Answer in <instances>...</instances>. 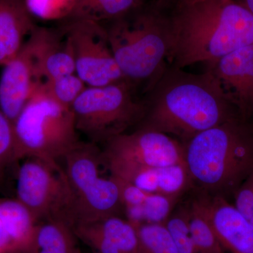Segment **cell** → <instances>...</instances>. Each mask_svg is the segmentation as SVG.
Returning a JSON list of instances; mask_svg holds the SVG:
<instances>
[{"label": "cell", "mask_w": 253, "mask_h": 253, "mask_svg": "<svg viewBox=\"0 0 253 253\" xmlns=\"http://www.w3.org/2000/svg\"><path fill=\"white\" fill-rule=\"evenodd\" d=\"M41 86L56 102L71 109L73 103L87 86L76 73H71L46 81Z\"/></svg>", "instance_id": "cell-24"}, {"label": "cell", "mask_w": 253, "mask_h": 253, "mask_svg": "<svg viewBox=\"0 0 253 253\" xmlns=\"http://www.w3.org/2000/svg\"><path fill=\"white\" fill-rule=\"evenodd\" d=\"M101 24L123 77L144 96L168 66L169 33L162 3L148 0Z\"/></svg>", "instance_id": "cell-4"}, {"label": "cell", "mask_w": 253, "mask_h": 253, "mask_svg": "<svg viewBox=\"0 0 253 253\" xmlns=\"http://www.w3.org/2000/svg\"><path fill=\"white\" fill-rule=\"evenodd\" d=\"M104 162L111 175L151 194L181 198L194 187L185 163L151 167Z\"/></svg>", "instance_id": "cell-13"}, {"label": "cell", "mask_w": 253, "mask_h": 253, "mask_svg": "<svg viewBox=\"0 0 253 253\" xmlns=\"http://www.w3.org/2000/svg\"><path fill=\"white\" fill-rule=\"evenodd\" d=\"M15 162L14 129L11 121L0 109V180L5 169Z\"/></svg>", "instance_id": "cell-27"}, {"label": "cell", "mask_w": 253, "mask_h": 253, "mask_svg": "<svg viewBox=\"0 0 253 253\" xmlns=\"http://www.w3.org/2000/svg\"><path fill=\"white\" fill-rule=\"evenodd\" d=\"M169 33L168 64L208 67L253 44V15L239 0L161 1Z\"/></svg>", "instance_id": "cell-1"}, {"label": "cell", "mask_w": 253, "mask_h": 253, "mask_svg": "<svg viewBox=\"0 0 253 253\" xmlns=\"http://www.w3.org/2000/svg\"><path fill=\"white\" fill-rule=\"evenodd\" d=\"M34 21L60 23L71 17L76 0H25Z\"/></svg>", "instance_id": "cell-25"}, {"label": "cell", "mask_w": 253, "mask_h": 253, "mask_svg": "<svg viewBox=\"0 0 253 253\" xmlns=\"http://www.w3.org/2000/svg\"><path fill=\"white\" fill-rule=\"evenodd\" d=\"M126 80L109 85L86 86L71 110L76 129L94 144H106L137 126L144 104Z\"/></svg>", "instance_id": "cell-7"}, {"label": "cell", "mask_w": 253, "mask_h": 253, "mask_svg": "<svg viewBox=\"0 0 253 253\" xmlns=\"http://www.w3.org/2000/svg\"><path fill=\"white\" fill-rule=\"evenodd\" d=\"M81 242L91 253H139V241L135 226L120 215L83 223L73 226Z\"/></svg>", "instance_id": "cell-14"}, {"label": "cell", "mask_w": 253, "mask_h": 253, "mask_svg": "<svg viewBox=\"0 0 253 253\" xmlns=\"http://www.w3.org/2000/svg\"><path fill=\"white\" fill-rule=\"evenodd\" d=\"M73 226L61 218L37 223L26 253H82Z\"/></svg>", "instance_id": "cell-19"}, {"label": "cell", "mask_w": 253, "mask_h": 253, "mask_svg": "<svg viewBox=\"0 0 253 253\" xmlns=\"http://www.w3.org/2000/svg\"><path fill=\"white\" fill-rule=\"evenodd\" d=\"M209 214L224 253H253V227L229 200L209 194Z\"/></svg>", "instance_id": "cell-15"}, {"label": "cell", "mask_w": 253, "mask_h": 253, "mask_svg": "<svg viewBox=\"0 0 253 253\" xmlns=\"http://www.w3.org/2000/svg\"><path fill=\"white\" fill-rule=\"evenodd\" d=\"M251 122H252V123H253V119H252V120H251Z\"/></svg>", "instance_id": "cell-31"}, {"label": "cell", "mask_w": 253, "mask_h": 253, "mask_svg": "<svg viewBox=\"0 0 253 253\" xmlns=\"http://www.w3.org/2000/svg\"><path fill=\"white\" fill-rule=\"evenodd\" d=\"M38 66L43 83L65 75L76 73L74 54L66 28L36 25Z\"/></svg>", "instance_id": "cell-16"}, {"label": "cell", "mask_w": 253, "mask_h": 253, "mask_svg": "<svg viewBox=\"0 0 253 253\" xmlns=\"http://www.w3.org/2000/svg\"><path fill=\"white\" fill-rule=\"evenodd\" d=\"M159 1H169V0H159Z\"/></svg>", "instance_id": "cell-30"}, {"label": "cell", "mask_w": 253, "mask_h": 253, "mask_svg": "<svg viewBox=\"0 0 253 253\" xmlns=\"http://www.w3.org/2000/svg\"><path fill=\"white\" fill-rule=\"evenodd\" d=\"M239 116L253 118V44L233 51L208 67Z\"/></svg>", "instance_id": "cell-12"}, {"label": "cell", "mask_w": 253, "mask_h": 253, "mask_svg": "<svg viewBox=\"0 0 253 253\" xmlns=\"http://www.w3.org/2000/svg\"><path fill=\"white\" fill-rule=\"evenodd\" d=\"M15 162L37 158L59 163L79 141L72 110L56 102L41 85L13 123Z\"/></svg>", "instance_id": "cell-5"}, {"label": "cell", "mask_w": 253, "mask_h": 253, "mask_svg": "<svg viewBox=\"0 0 253 253\" xmlns=\"http://www.w3.org/2000/svg\"><path fill=\"white\" fill-rule=\"evenodd\" d=\"M253 15V0H239Z\"/></svg>", "instance_id": "cell-29"}, {"label": "cell", "mask_w": 253, "mask_h": 253, "mask_svg": "<svg viewBox=\"0 0 253 253\" xmlns=\"http://www.w3.org/2000/svg\"><path fill=\"white\" fill-rule=\"evenodd\" d=\"M146 1L148 0H76L72 14L68 20L106 23L122 17Z\"/></svg>", "instance_id": "cell-21"}, {"label": "cell", "mask_w": 253, "mask_h": 253, "mask_svg": "<svg viewBox=\"0 0 253 253\" xmlns=\"http://www.w3.org/2000/svg\"><path fill=\"white\" fill-rule=\"evenodd\" d=\"M179 253H196L189 225L187 205L177 206L165 221Z\"/></svg>", "instance_id": "cell-26"}, {"label": "cell", "mask_w": 253, "mask_h": 253, "mask_svg": "<svg viewBox=\"0 0 253 253\" xmlns=\"http://www.w3.org/2000/svg\"><path fill=\"white\" fill-rule=\"evenodd\" d=\"M60 23L66 28L71 41L76 73L86 86L109 85L125 80L101 23L86 20Z\"/></svg>", "instance_id": "cell-9"}, {"label": "cell", "mask_w": 253, "mask_h": 253, "mask_svg": "<svg viewBox=\"0 0 253 253\" xmlns=\"http://www.w3.org/2000/svg\"><path fill=\"white\" fill-rule=\"evenodd\" d=\"M36 26L25 0H0V66L17 54Z\"/></svg>", "instance_id": "cell-18"}, {"label": "cell", "mask_w": 253, "mask_h": 253, "mask_svg": "<svg viewBox=\"0 0 253 253\" xmlns=\"http://www.w3.org/2000/svg\"><path fill=\"white\" fill-rule=\"evenodd\" d=\"M71 195L70 221L73 227L120 215L123 206L113 176H103L102 151L90 141H79L61 160Z\"/></svg>", "instance_id": "cell-6"}, {"label": "cell", "mask_w": 253, "mask_h": 253, "mask_svg": "<svg viewBox=\"0 0 253 253\" xmlns=\"http://www.w3.org/2000/svg\"><path fill=\"white\" fill-rule=\"evenodd\" d=\"M180 199L149 193L140 206L125 210L126 219L139 224H164Z\"/></svg>", "instance_id": "cell-22"}, {"label": "cell", "mask_w": 253, "mask_h": 253, "mask_svg": "<svg viewBox=\"0 0 253 253\" xmlns=\"http://www.w3.org/2000/svg\"><path fill=\"white\" fill-rule=\"evenodd\" d=\"M38 54V40L34 28L17 54L2 66L0 109L12 125L33 92L44 83Z\"/></svg>", "instance_id": "cell-11"}, {"label": "cell", "mask_w": 253, "mask_h": 253, "mask_svg": "<svg viewBox=\"0 0 253 253\" xmlns=\"http://www.w3.org/2000/svg\"><path fill=\"white\" fill-rule=\"evenodd\" d=\"M133 224L137 231L139 253H179L164 224Z\"/></svg>", "instance_id": "cell-23"}, {"label": "cell", "mask_w": 253, "mask_h": 253, "mask_svg": "<svg viewBox=\"0 0 253 253\" xmlns=\"http://www.w3.org/2000/svg\"><path fill=\"white\" fill-rule=\"evenodd\" d=\"M36 219L16 199H0V253H26Z\"/></svg>", "instance_id": "cell-17"}, {"label": "cell", "mask_w": 253, "mask_h": 253, "mask_svg": "<svg viewBox=\"0 0 253 253\" xmlns=\"http://www.w3.org/2000/svg\"><path fill=\"white\" fill-rule=\"evenodd\" d=\"M186 203L190 232L196 253H224L213 229L209 214V194L196 189Z\"/></svg>", "instance_id": "cell-20"}, {"label": "cell", "mask_w": 253, "mask_h": 253, "mask_svg": "<svg viewBox=\"0 0 253 253\" xmlns=\"http://www.w3.org/2000/svg\"><path fill=\"white\" fill-rule=\"evenodd\" d=\"M106 162L135 166H168L184 164V144L172 136L158 131L136 129L116 136L105 144Z\"/></svg>", "instance_id": "cell-10"}, {"label": "cell", "mask_w": 253, "mask_h": 253, "mask_svg": "<svg viewBox=\"0 0 253 253\" xmlns=\"http://www.w3.org/2000/svg\"><path fill=\"white\" fill-rule=\"evenodd\" d=\"M142 100L144 114L136 129L164 133L182 144L240 116L209 68L194 74L168 64Z\"/></svg>", "instance_id": "cell-2"}, {"label": "cell", "mask_w": 253, "mask_h": 253, "mask_svg": "<svg viewBox=\"0 0 253 253\" xmlns=\"http://www.w3.org/2000/svg\"><path fill=\"white\" fill-rule=\"evenodd\" d=\"M233 198L234 206L253 227V171L239 186Z\"/></svg>", "instance_id": "cell-28"}, {"label": "cell", "mask_w": 253, "mask_h": 253, "mask_svg": "<svg viewBox=\"0 0 253 253\" xmlns=\"http://www.w3.org/2000/svg\"><path fill=\"white\" fill-rule=\"evenodd\" d=\"M196 189L228 200L253 171V123L236 116L184 143Z\"/></svg>", "instance_id": "cell-3"}, {"label": "cell", "mask_w": 253, "mask_h": 253, "mask_svg": "<svg viewBox=\"0 0 253 253\" xmlns=\"http://www.w3.org/2000/svg\"><path fill=\"white\" fill-rule=\"evenodd\" d=\"M25 159L18 169L16 199L38 222L61 218L71 224V195L62 167L41 158Z\"/></svg>", "instance_id": "cell-8"}]
</instances>
